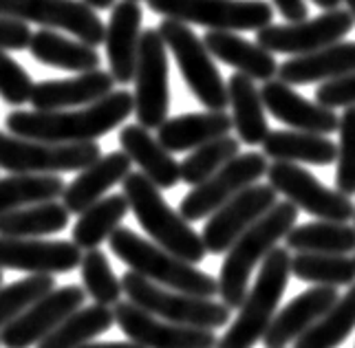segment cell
Instances as JSON below:
<instances>
[{
	"mask_svg": "<svg viewBox=\"0 0 355 348\" xmlns=\"http://www.w3.org/2000/svg\"><path fill=\"white\" fill-rule=\"evenodd\" d=\"M82 284L87 297H91L93 304L100 306H117L124 295L121 280L115 276L113 267L108 265V258L100 250H91L82 256Z\"/></svg>",
	"mask_w": 355,
	"mask_h": 348,
	"instance_id": "cell-39",
	"label": "cell"
},
{
	"mask_svg": "<svg viewBox=\"0 0 355 348\" xmlns=\"http://www.w3.org/2000/svg\"><path fill=\"white\" fill-rule=\"evenodd\" d=\"M203 44L210 51V55L218 58L230 67H234L239 73L252 80L269 82L274 80V76H278V64L274 60V53L265 51L259 44H252L239 38L232 31H207L203 35Z\"/></svg>",
	"mask_w": 355,
	"mask_h": 348,
	"instance_id": "cell-27",
	"label": "cell"
},
{
	"mask_svg": "<svg viewBox=\"0 0 355 348\" xmlns=\"http://www.w3.org/2000/svg\"><path fill=\"white\" fill-rule=\"evenodd\" d=\"M33 33L27 22L0 16V51H22L29 49Z\"/></svg>",
	"mask_w": 355,
	"mask_h": 348,
	"instance_id": "cell-44",
	"label": "cell"
},
{
	"mask_svg": "<svg viewBox=\"0 0 355 348\" xmlns=\"http://www.w3.org/2000/svg\"><path fill=\"white\" fill-rule=\"evenodd\" d=\"M82 250L73 241L0 236V271L14 269L31 276H55L78 269L82 265Z\"/></svg>",
	"mask_w": 355,
	"mask_h": 348,
	"instance_id": "cell-18",
	"label": "cell"
},
{
	"mask_svg": "<svg viewBox=\"0 0 355 348\" xmlns=\"http://www.w3.org/2000/svg\"><path fill=\"white\" fill-rule=\"evenodd\" d=\"M102 157L100 146L89 143H46L22 139L0 130V168L11 174H60L82 172Z\"/></svg>",
	"mask_w": 355,
	"mask_h": 348,
	"instance_id": "cell-9",
	"label": "cell"
},
{
	"mask_svg": "<svg viewBox=\"0 0 355 348\" xmlns=\"http://www.w3.org/2000/svg\"><path fill=\"white\" fill-rule=\"evenodd\" d=\"M132 161L126 153H108L106 157H100L84 168L73 183H69L62 194V203L71 214H82L87 212L91 205L102 201L104 194L113 188V185L121 183L130 174Z\"/></svg>",
	"mask_w": 355,
	"mask_h": 348,
	"instance_id": "cell-23",
	"label": "cell"
},
{
	"mask_svg": "<svg viewBox=\"0 0 355 348\" xmlns=\"http://www.w3.org/2000/svg\"><path fill=\"white\" fill-rule=\"evenodd\" d=\"M69 218L71 212L64 203L58 201L24 205L0 216V236L5 238H40V236L67 229Z\"/></svg>",
	"mask_w": 355,
	"mask_h": 348,
	"instance_id": "cell-32",
	"label": "cell"
},
{
	"mask_svg": "<svg viewBox=\"0 0 355 348\" xmlns=\"http://www.w3.org/2000/svg\"><path fill=\"white\" fill-rule=\"evenodd\" d=\"M141 40V7L132 0H121L113 7L111 20L106 27V55L108 73L115 84H128L135 80L137 53Z\"/></svg>",
	"mask_w": 355,
	"mask_h": 348,
	"instance_id": "cell-20",
	"label": "cell"
},
{
	"mask_svg": "<svg viewBox=\"0 0 355 348\" xmlns=\"http://www.w3.org/2000/svg\"><path fill=\"white\" fill-rule=\"evenodd\" d=\"M168 53L157 29H144L135 69V115L146 130L159 128L168 119Z\"/></svg>",
	"mask_w": 355,
	"mask_h": 348,
	"instance_id": "cell-10",
	"label": "cell"
},
{
	"mask_svg": "<svg viewBox=\"0 0 355 348\" xmlns=\"http://www.w3.org/2000/svg\"><path fill=\"white\" fill-rule=\"evenodd\" d=\"M355 73V42H336L315 53L291 58L278 67V80L285 84L331 82Z\"/></svg>",
	"mask_w": 355,
	"mask_h": 348,
	"instance_id": "cell-25",
	"label": "cell"
},
{
	"mask_svg": "<svg viewBox=\"0 0 355 348\" xmlns=\"http://www.w3.org/2000/svg\"><path fill=\"white\" fill-rule=\"evenodd\" d=\"M353 265H355V258H353Z\"/></svg>",
	"mask_w": 355,
	"mask_h": 348,
	"instance_id": "cell-53",
	"label": "cell"
},
{
	"mask_svg": "<svg viewBox=\"0 0 355 348\" xmlns=\"http://www.w3.org/2000/svg\"><path fill=\"white\" fill-rule=\"evenodd\" d=\"M342 3H347L349 11H351V16L355 18V0H342Z\"/></svg>",
	"mask_w": 355,
	"mask_h": 348,
	"instance_id": "cell-49",
	"label": "cell"
},
{
	"mask_svg": "<svg viewBox=\"0 0 355 348\" xmlns=\"http://www.w3.org/2000/svg\"><path fill=\"white\" fill-rule=\"evenodd\" d=\"M263 155L283 164L329 166L338 159V146L324 134L300 130H269L263 141Z\"/></svg>",
	"mask_w": 355,
	"mask_h": 348,
	"instance_id": "cell-28",
	"label": "cell"
},
{
	"mask_svg": "<svg viewBox=\"0 0 355 348\" xmlns=\"http://www.w3.org/2000/svg\"><path fill=\"white\" fill-rule=\"evenodd\" d=\"M119 146L121 153H126L159 190H170L181 181V168L173 155L139 123H130L119 130Z\"/></svg>",
	"mask_w": 355,
	"mask_h": 348,
	"instance_id": "cell-26",
	"label": "cell"
},
{
	"mask_svg": "<svg viewBox=\"0 0 355 348\" xmlns=\"http://www.w3.org/2000/svg\"><path fill=\"white\" fill-rule=\"evenodd\" d=\"M261 97L269 113L293 130L313 132V134H331L340 126V119L334 110L309 102V99H304L302 95L293 91L289 84L280 80L265 82L261 89Z\"/></svg>",
	"mask_w": 355,
	"mask_h": 348,
	"instance_id": "cell-19",
	"label": "cell"
},
{
	"mask_svg": "<svg viewBox=\"0 0 355 348\" xmlns=\"http://www.w3.org/2000/svg\"><path fill=\"white\" fill-rule=\"evenodd\" d=\"M130 212V205L124 194H108L102 201L91 205L87 212H82L78 223L73 225V243L80 250H97L104 241L113 236L119 223Z\"/></svg>",
	"mask_w": 355,
	"mask_h": 348,
	"instance_id": "cell-33",
	"label": "cell"
},
{
	"mask_svg": "<svg viewBox=\"0 0 355 348\" xmlns=\"http://www.w3.org/2000/svg\"><path fill=\"white\" fill-rule=\"evenodd\" d=\"M121 287H124L128 302L148 311L159 320L173 322V324L216 331L223 329L232 317V311L214 297H197L190 293L170 291L132 271L121 278Z\"/></svg>",
	"mask_w": 355,
	"mask_h": 348,
	"instance_id": "cell-6",
	"label": "cell"
},
{
	"mask_svg": "<svg viewBox=\"0 0 355 348\" xmlns=\"http://www.w3.org/2000/svg\"><path fill=\"white\" fill-rule=\"evenodd\" d=\"M315 104H320L329 110L355 106V73H349V76H342L338 80L318 86Z\"/></svg>",
	"mask_w": 355,
	"mask_h": 348,
	"instance_id": "cell-43",
	"label": "cell"
},
{
	"mask_svg": "<svg viewBox=\"0 0 355 348\" xmlns=\"http://www.w3.org/2000/svg\"><path fill=\"white\" fill-rule=\"evenodd\" d=\"M132 3H139V0H132Z\"/></svg>",
	"mask_w": 355,
	"mask_h": 348,
	"instance_id": "cell-51",
	"label": "cell"
},
{
	"mask_svg": "<svg viewBox=\"0 0 355 348\" xmlns=\"http://www.w3.org/2000/svg\"><path fill=\"white\" fill-rule=\"evenodd\" d=\"M121 188H124L130 212L155 245L164 247L166 252L190 265H199L201 260H205L207 250L203 238L190 227L186 218L168 205L162 190L144 172H130L121 181Z\"/></svg>",
	"mask_w": 355,
	"mask_h": 348,
	"instance_id": "cell-3",
	"label": "cell"
},
{
	"mask_svg": "<svg viewBox=\"0 0 355 348\" xmlns=\"http://www.w3.org/2000/svg\"><path fill=\"white\" fill-rule=\"evenodd\" d=\"M291 278V256L287 247H276L269 254L259 276H256L252 289L245 295L239 308L236 320L218 340L216 348H252L263 340L272 320L278 313V302L287 291Z\"/></svg>",
	"mask_w": 355,
	"mask_h": 348,
	"instance_id": "cell-5",
	"label": "cell"
},
{
	"mask_svg": "<svg viewBox=\"0 0 355 348\" xmlns=\"http://www.w3.org/2000/svg\"><path fill=\"white\" fill-rule=\"evenodd\" d=\"M155 14L210 31H259L269 27L274 9L265 0H146Z\"/></svg>",
	"mask_w": 355,
	"mask_h": 348,
	"instance_id": "cell-8",
	"label": "cell"
},
{
	"mask_svg": "<svg viewBox=\"0 0 355 348\" xmlns=\"http://www.w3.org/2000/svg\"><path fill=\"white\" fill-rule=\"evenodd\" d=\"M0 346H3V340H0Z\"/></svg>",
	"mask_w": 355,
	"mask_h": 348,
	"instance_id": "cell-52",
	"label": "cell"
},
{
	"mask_svg": "<svg viewBox=\"0 0 355 348\" xmlns=\"http://www.w3.org/2000/svg\"><path fill=\"white\" fill-rule=\"evenodd\" d=\"M340 143H338V170L336 190L345 196L355 194V106L347 108L340 117Z\"/></svg>",
	"mask_w": 355,
	"mask_h": 348,
	"instance_id": "cell-41",
	"label": "cell"
},
{
	"mask_svg": "<svg viewBox=\"0 0 355 348\" xmlns=\"http://www.w3.org/2000/svg\"><path fill=\"white\" fill-rule=\"evenodd\" d=\"M276 194L272 185L254 183L218 207L201 234L207 254H225L254 223H259L276 205Z\"/></svg>",
	"mask_w": 355,
	"mask_h": 348,
	"instance_id": "cell-15",
	"label": "cell"
},
{
	"mask_svg": "<svg viewBox=\"0 0 355 348\" xmlns=\"http://www.w3.org/2000/svg\"><path fill=\"white\" fill-rule=\"evenodd\" d=\"M267 168V157L263 153H248L234 157L216 174H212L210 179L183 196L179 214L188 223H197L205 216H212L218 207L232 201L239 192L265 177Z\"/></svg>",
	"mask_w": 355,
	"mask_h": 348,
	"instance_id": "cell-13",
	"label": "cell"
},
{
	"mask_svg": "<svg viewBox=\"0 0 355 348\" xmlns=\"http://www.w3.org/2000/svg\"><path fill=\"white\" fill-rule=\"evenodd\" d=\"M355 331V282L338 302L296 340V348H338Z\"/></svg>",
	"mask_w": 355,
	"mask_h": 348,
	"instance_id": "cell-36",
	"label": "cell"
},
{
	"mask_svg": "<svg viewBox=\"0 0 355 348\" xmlns=\"http://www.w3.org/2000/svg\"><path fill=\"white\" fill-rule=\"evenodd\" d=\"M115 324V311L108 306L91 304L71 313L62 324L53 329L38 344V348H82L97 335L111 331Z\"/></svg>",
	"mask_w": 355,
	"mask_h": 348,
	"instance_id": "cell-34",
	"label": "cell"
},
{
	"mask_svg": "<svg viewBox=\"0 0 355 348\" xmlns=\"http://www.w3.org/2000/svg\"><path fill=\"white\" fill-rule=\"evenodd\" d=\"M87 300V291L78 284H67V287L53 289L46 293L42 300L35 302L29 311L14 320L0 331V340L5 348H31L38 346L49 333L58 329L62 322L82 308Z\"/></svg>",
	"mask_w": 355,
	"mask_h": 348,
	"instance_id": "cell-16",
	"label": "cell"
},
{
	"mask_svg": "<svg viewBox=\"0 0 355 348\" xmlns=\"http://www.w3.org/2000/svg\"><path fill=\"white\" fill-rule=\"evenodd\" d=\"M31 55L42 64L71 71V73H91L100 69V55L93 46L80 40L64 38L55 29H40L33 33L29 44Z\"/></svg>",
	"mask_w": 355,
	"mask_h": 348,
	"instance_id": "cell-30",
	"label": "cell"
},
{
	"mask_svg": "<svg viewBox=\"0 0 355 348\" xmlns=\"http://www.w3.org/2000/svg\"><path fill=\"white\" fill-rule=\"evenodd\" d=\"M0 16L62 29L93 49L106 38L102 18L82 0H0Z\"/></svg>",
	"mask_w": 355,
	"mask_h": 348,
	"instance_id": "cell-12",
	"label": "cell"
},
{
	"mask_svg": "<svg viewBox=\"0 0 355 348\" xmlns=\"http://www.w3.org/2000/svg\"><path fill=\"white\" fill-rule=\"evenodd\" d=\"M313 3L324 11H334V9H338V5L342 3V0H313Z\"/></svg>",
	"mask_w": 355,
	"mask_h": 348,
	"instance_id": "cell-48",
	"label": "cell"
},
{
	"mask_svg": "<svg viewBox=\"0 0 355 348\" xmlns=\"http://www.w3.org/2000/svg\"><path fill=\"white\" fill-rule=\"evenodd\" d=\"M159 33L166 46L173 51L183 80H186L190 93L199 99L207 110H225L230 106L227 84L216 69L210 51L205 49L203 38H197L188 24L179 20H162Z\"/></svg>",
	"mask_w": 355,
	"mask_h": 348,
	"instance_id": "cell-7",
	"label": "cell"
},
{
	"mask_svg": "<svg viewBox=\"0 0 355 348\" xmlns=\"http://www.w3.org/2000/svg\"><path fill=\"white\" fill-rule=\"evenodd\" d=\"M241 155V141L234 137H221V139H214L210 143H205L197 150H192L181 161V181L197 188L203 181H207L221 170L225 164H230L232 159Z\"/></svg>",
	"mask_w": 355,
	"mask_h": 348,
	"instance_id": "cell-38",
	"label": "cell"
},
{
	"mask_svg": "<svg viewBox=\"0 0 355 348\" xmlns=\"http://www.w3.org/2000/svg\"><path fill=\"white\" fill-rule=\"evenodd\" d=\"M285 247L298 254L347 256L355 252V227L331 220L304 223V225H296L285 236Z\"/></svg>",
	"mask_w": 355,
	"mask_h": 348,
	"instance_id": "cell-31",
	"label": "cell"
},
{
	"mask_svg": "<svg viewBox=\"0 0 355 348\" xmlns=\"http://www.w3.org/2000/svg\"><path fill=\"white\" fill-rule=\"evenodd\" d=\"M82 348H141V346L128 340V342H91Z\"/></svg>",
	"mask_w": 355,
	"mask_h": 348,
	"instance_id": "cell-46",
	"label": "cell"
},
{
	"mask_svg": "<svg viewBox=\"0 0 355 348\" xmlns=\"http://www.w3.org/2000/svg\"><path fill=\"white\" fill-rule=\"evenodd\" d=\"M355 18L349 9L324 11L322 16L313 20H304L296 24H269L256 33V44L263 46L269 53H285V55H307L320 49H327L353 29Z\"/></svg>",
	"mask_w": 355,
	"mask_h": 348,
	"instance_id": "cell-14",
	"label": "cell"
},
{
	"mask_svg": "<svg viewBox=\"0 0 355 348\" xmlns=\"http://www.w3.org/2000/svg\"><path fill=\"white\" fill-rule=\"evenodd\" d=\"M274 5L280 11V16L287 20V24L304 22L309 16V7L304 0H274Z\"/></svg>",
	"mask_w": 355,
	"mask_h": 348,
	"instance_id": "cell-45",
	"label": "cell"
},
{
	"mask_svg": "<svg viewBox=\"0 0 355 348\" xmlns=\"http://www.w3.org/2000/svg\"><path fill=\"white\" fill-rule=\"evenodd\" d=\"M336 302H338L336 287H313L296 295L285 308H280L276 317L272 320L267 333L263 335L265 348H285L289 342H296Z\"/></svg>",
	"mask_w": 355,
	"mask_h": 348,
	"instance_id": "cell-21",
	"label": "cell"
},
{
	"mask_svg": "<svg viewBox=\"0 0 355 348\" xmlns=\"http://www.w3.org/2000/svg\"><path fill=\"white\" fill-rule=\"evenodd\" d=\"M234 128L232 117L225 110H207V113H188L166 119L157 130V141L168 153H188L227 137Z\"/></svg>",
	"mask_w": 355,
	"mask_h": 348,
	"instance_id": "cell-24",
	"label": "cell"
},
{
	"mask_svg": "<svg viewBox=\"0 0 355 348\" xmlns=\"http://www.w3.org/2000/svg\"><path fill=\"white\" fill-rule=\"evenodd\" d=\"M291 276L315 287H351L355 282L353 258L331 254H298L291 258Z\"/></svg>",
	"mask_w": 355,
	"mask_h": 348,
	"instance_id": "cell-37",
	"label": "cell"
},
{
	"mask_svg": "<svg viewBox=\"0 0 355 348\" xmlns=\"http://www.w3.org/2000/svg\"><path fill=\"white\" fill-rule=\"evenodd\" d=\"M0 287H3V271H0Z\"/></svg>",
	"mask_w": 355,
	"mask_h": 348,
	"instance_id": "cell-50",
	"label": "cell"
},
{
	"mask_svg": "<svg viewBox=\"0 0 355 348\" xmlns=\"http://www.w3.org/2000/svg\"><path fill=\"white\" fill-rule=\"evenodd\" d=\"M33 86L29 73L7 51H0V99L9 106H22L31 99Z\"/></svg>",
	"mask_w": 355,
	"mask_h": 348,
	"instance_id": "cell-42",
	"label": "cell"
},
{
	"mask_svg": "<svg viewBox=\"0 0 355 348\" xmlns=\"http://www.w3.org/2000/svg\"><path fill=\"white\" fill-rule=\"evenodd\" d=\"M267 181L289 203L320 220L349 223L355 218V205L349 196L340 194L338 190H329L309 170H304L298 164L274 161L267 168Z\"/></svg>",
	"mask_w": 355,
	"mask_h": 348,
	"instance_id": "cell-11",
	"label": "cell"
},
{
	"mask_svg": "<svg viewBox=\"0 0 355 348\" xmlns=\"http://www.w3.org/2000/svg\"><path fill=\"white\" fill-rule=\"evenodd\" d=\"M67 183L58 174H9L0 179V216L24 205L55 201Z\"/></svg>",
	"mask_w": 355,
	"mask_h": 348,
	"instance_id": "cell-35",
	"label": "cell"
},
{
	"mask_svg": "<svg viewBox=\"0 0 355 348\" xmlns=\"http://www.w3.org/2000/svg\"><path fill=\"white\" fill-rule=\"evenodd\" d=\"M296 218H298L296 205L289 201L276 203L259 223H254L227 250V256L221 265V273H218L216 282H218L221 302L230 311L241 308L245 295L250 291L252 271L296 227Z\"/></svg>",
	"mask_w": 355,
	"mask_h": 348,
	"instance_id": "cell-2",
	"label": "cell"
},
{
	"mask_svg": "<svg viewBox=\"0 0 355 348\" xmlns=\"http://www.w3.org/2000/svg\"><path fill=\"white\" fill-rule=\"evenodd\" d=\"M115 324L121 333L141 348H216L214 331L192 329L159 320L132 302H119L115 308Z\"/></svg>",
	"mask_w": 355,
	"mask_h": 348,
	"instance_id": "cell-17",
	"label": "cell"
},
{
	"mask_svg": "<svg viewBox=\"0 0 355 348\" xmlns=\"http://www.w3.org/2000/svg\"><path fill=\"white\" fill-rule=\"evenodd\" d=\"M111 250L132 273L150 280L159 287L190 293L197 297L218 295V282L210 273L199 271L197 265H190L175 254L166 252L164 247L144 241L139 234L128 227H117L108 238Z\"/></svg>",
	"mask_w": 355,
	"mask_h": 348,
	"instance_id": "cell-4",
	"label": "cell"
},
{
	"mask_svg": "<svg viewBox=\"0 0 355 348\" xmlns=\"http://www.w3.org/2000/svg\"><path fill=\"white\" fill-rule=\"evenodd\" d=\"M55 289L53 276H29L0 287V331Z\"/></svg>",
	"mask_w": 355,
	"mask_h": 348,
	"instance_id": "cell-40",
	"label": "cell"
},
{
	"mask_svg": "<svg viewBox=\"0 0 355 348\" xmlns=\"http://www.w3.org/2000/svg\"><path fill=\"white\" fill-rule=\"evenodd\" d=\"M135 110V95L113 91L80 110H14L5 119L11 134L46 143H89L121 126Z\"/></svg>",
	"mask_w": 355,
	"mask_h": 348,
	"instance_id": "cell-1",
	"label": "cell"
},
{
	"mask_svg": "<svg viewBox=\"0 0 355 348\" xmlns=\"http://www.w3.org/2000/svg\"><path fill=\"white\" fill-rule=\"evenodd\" d=\"M115 89V80L108 71H91L80 73L71 80H49L33 86L31 106L42 113L51 110H64L73 106H91L100 102Z\"/></svg>",
	"mask_w": 355,
	"mask_h": 348,
	"instance_id": "cell-22",
	"label": "cell"
},
{
	"mask_svg": "<svg viewBox=\"0 0 355 348\" xmlns=\"http://www.w3.org/2000/svg\"><path fill=\"white\" fill-rule=\"evenodd\" d=\"M84 5H89L91 9H108V7H115L117 0H82Z\"/></svg>",
	"mask_w": 355,
	"mask_h": 348,
	"instance_id": "cell-47",
	"label": "cell"
},
{
	"mask_svg": "<svg viewBox=\"0 0 355 348\" xmlns=\"http://www.w3.org/2000/svg\"><path fill=\"white\" fill-rule=\"evenodd\" d=\"M227 97L232 106V123L236 128L239 141L248 146H263L269 134V126L261 89H256L252 78L234 73L227 82Z\"/></svg>",
	"mask_w": 355,
	"mask_h": 348,
	"instance_id": "cell-29",
	"label": "cell"
}]
</instances>
